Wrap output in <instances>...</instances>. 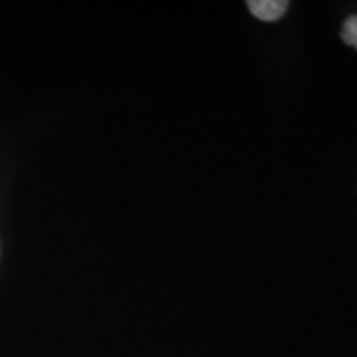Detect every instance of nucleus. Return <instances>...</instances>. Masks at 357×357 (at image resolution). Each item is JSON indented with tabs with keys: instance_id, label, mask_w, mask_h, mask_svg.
<instances>
[{
	"instance_id": "nucleus-1",
	"label": "nucleus",
	"mask_w": 357,
	"mask_h": 357,
	"mask_svg": "<svg viewBox=\"0 0 357 357\" xmlns=\"http://www.w3.org/2000/svg\"><path fill=\"white\" fill-rule=\"evenodd\" d=\"M247 6L257 19L273 22L283 15L288 7V2H284V0H252Z\"/></svg>"
},
{
	"instance_id": "nucleus-2",
	"label": "nucleus",
	"mask_w": 357,
	"mask_h": 357,
	"mask_svg": "<svg viewBox=\"0 0 357 357\" xmlns=\"http://www.w3.org/2000/svg\"><path fill=\"white\" fill-rule=\"evenodd\" d=\"M341 37L347 45L357 48V17H351L344 22V26L341 30Z\"/></svg>"
}]
</instances>
